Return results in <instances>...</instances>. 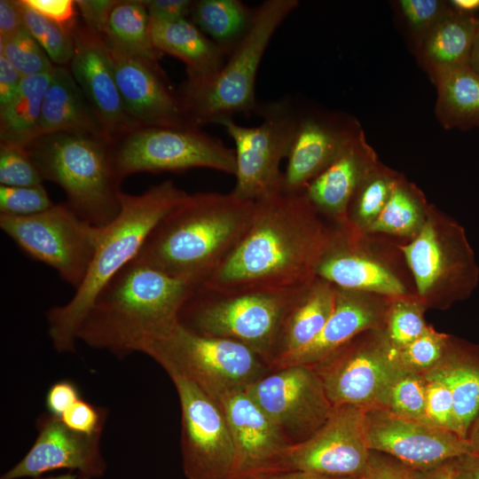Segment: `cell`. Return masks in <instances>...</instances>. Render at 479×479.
I'll return each instance as SVG.
<instances>
[{
  "label": "cell",
  "instance_id": "obj_28",
  "mask_svg": "<svg viewBox=\"0 0 479 479\" xmlns=\"http://www.w3.org/2000/svg\"><path fill=\"white\" fill-rule=\"evenodd\" d=\"M423 375L444 381L451 390L463 438L479 413V344L449 336L444 356Z\"/></svg>",
  "mask_w": 479,
  "mask_h": 479
},
{
  "label": "cell",
  "instance_id": "obj_51",
  "mask_svg": "<svg viewBox=\"0 0 479 479\" xmlns=\"http://www.w3.org/2000/svg\"><path fill=\"white\" fill-rule=\"evenodd\" d=\"M151 20H177L189 19L193 1L144 0Z\"/></svg>",
  "mask_w": 479,
  "mask_h": 479
},
{
  "label": "cell",
  "instance_id": "obj_41",
  "mask_svg": "<svg viewBox=\"0 0 479 479\" xmlns=\"http://www.w3.org/2000/svg\"><path fill=\"white\" fill-rule=\"evenodd\" d=\"M395 5L410 35L413 51L451 10L449 2L443 0H398Z\"/></svg>",
  "mask_w": 479,
  "mask_h": 479
},
{
  "label": "cell",
  "instance_id": "obj_47",
  "mask_svg": "<svg viewBox=\"0 0 479 479\" xmlns=\"http://www.w3.org/2000/svg\"><path fill=\"white\" fill-rule=\"evenodd\" d=\"M30 8L71 33L77 26V7L73 0H23Z\"/></svg>",
  "mask_w": 479,
  "mask_h": 479
},
{
  "label": "cell",
  "instance_id": "obj_6",
  "mask_svg": "<svg viewBox=\"0 0 479 479\" xmlns=\"http://www.w3.org/2000/svg\"><path fill=\"white\" fill-rule=\"evenodd\" d=\"M298 4L297 0L263 1L255 8L249 31L221 68L207 77L186 78L177 91L190 125L200 128L256 112L255 79L263 56L275 31Z\"/></svg>",
  "mask_w": 479,
  "mask_h": 479
},
{
  "label": "cell",
  "instance_id": "obj_53",
  "mask_svg": "<svg viewBox=\"0 0 479 479\" xmlns=\"http://www.w3.org/2000/svg\"><path fill=\"white\" fill-rule=\"evenodd\" d=\"M24 27L17 1H0V38L14 35Z\"/></svg>",
  "mask_w": 479,
  "mask_h": 479
},
{
  "label": "cell",
  "instance_id": "obj_35",
  "mask_svg": "<svg viewBox=\"0 0 479 479\" xmlns=\"http://www.w3.org/2000/svg\"><path fill=\"white\" fill-rule=\"evenodd\" d=\"M428 205L421 191L401 175L368 233H387L412 240L426 220Z\"/></svg>",
  "mask_w": 479,
  "mask_h": 479
},
{
  "label": "cell",
  "instance_id": "obj_48",
  "mask_svg": "<svg viewBox=\"0 0 479 479\" xmlns=\"http://www.w3.org/2000/svg\"><path fill=\"white\" fill-rule=\"evenodd\" d=\"M413 471L388 454L371 451L366 471L361 479H413Z\"/></svg>",
  "mask_w": 479,
  "mask_h": 479
},
{
  "label": "cell",
  "instance_id": "obj_56",
  "mask_svg": "<svg viewBox=\"0 0 479 479\" xmlns=\"http://www.w3.org/2000/svg\"><path fill=\"white\" fill-rule=\"evenodd\" d=\"M449 461L428 470H414L413 479H454Z\"/></svg>",
  "mask_w": 479,
  "mask_h": 479
},
{
  "label": "cell",
  "instance_id": "obj_9",
  "mask_svg": "<svg viewBox=\"0 0 479 479\" xmlns=\"http://www.w3.org/2000/svg\"><path fill=\"white\" fill-rule=\"evenodd\" d=\"M169 374L196 384L216 402L245 389L271 370L256 352L233 340L202 335L178 325L143 350Z\"/></svg>",
  "mask_w": 479,
  "mask_h": 479
},
{
  "label": "cell",
  "instance_id": "obj_23",
  "mask_svg": "<svg viewBox=\"0 0 479 479\" xmlns=\"http://www.w3.org/2000/svg\"><path fill=\"white\" fill-rule=\"evenodd\" d=\"M217 403L227 420L235 447L234 477L279 469L291 445L245 389L230 391Z\"/></svg>",
  "mask_w": 479,
  "mask_h": 479
},
{
  "label": "cell",
  "instance_id": "obj_50",
  "mask_svg": "<svg viewBox=\"0 0 479 479\" xmlns=\"http://www.w3.org/2000/svg\"><path fill=\"white\" fill-rule=\"evenodd\" d=\"M115 3L116 1L114 0L75 1L76 7L82 17L83 24L101 35Z\"/></svg>",
  "mask_w": 479,
  "mask_h": 479
},
{
  "label": "cell",
  "instance_id": "obj_3",
  "mask_svg": "<svg viewBox=\"0 0 479 479\" xmlns=\"http://www.w3.org/2000/svg\"><path fill=\"white\" fill-rule=\"evenodd\" d=\"M195 287L134 259L99 291L78 340L118 357L143 352L179 325L181 308Z\"/></svg>",
  "mask_w": 479,
  "mask_h": 479
},
{
  "label": "cell",
  "instance_id": "obj_12",
  "mask_svg": "<svg viewBox=\"0 0 479 479\" xmlns=\"http://www.w3.org/2000/svg\"><path fill=\"white\" fill-rule=\"evenodd\" d=\"M255 113L263 118L256 127L241 126L230 117L216 123L235 145L236 183L232 192L253 201L282 192L280 163L292 145L298 108L289 98H282L259 104Z\"/></svg>",
  "mask_w": 479,
  "mask_h": 479
},
{
  "label": "cell",
  "instance_id": "obj_29",
  "mask_svg": "<svg viewBox=\"0 0 479 479\" xmlns=\"http://www.w3.org/2000/svg\"><path fill=\"white\" fill-rule=\"evenodd\" d=\"M154 47L185 64L187 77L212 75L224 65L227 55L190 19L158 20L150 19Z\"/></svg>",
  "mask_w": 479,
  "mask_h": 479
},
{
  "label": "cell",
  "instance_id": "obj_60",
  "mask_svg": "<svg viewBox=\"0 0 479 479\" xmlns=\"http://www.w3.org/2000/svg\"><path fill=\"white\" fill-rule=\"evenodd\" d=\"M36 479H91L87 475H84L78 472H69L67 474H62L59 475L54 476H48V477H43V478H36Z\"/></svg>",
  "mask_w": 479,
  "mask_h": 479
},
{
  "label": "cell",
  "instance_id": "obj_38",
  "mask_svg": "<svg viewBox=\"0 0 479 479\" xmlns=\"http://www.w3.org/2000/svg\"><path fill=\"white\" fill-rule=\"evenodd\" d=\"M426 306L415 294L392 297L384 330L390 342L400 349L418 338L427 328Z\"/></svg>",
  "mask_w": 479,
  "mask_h": 479
},
{
  "label": "cell",
  "instance_id": "obj_59",
  "mask_svg": "<svg viewBox=\"0 0 479 479\" xmlns=\"http://www.w3.org/2000/svg\"><path fill=\"white\" fill-rule=\"evenodd\" d=\"M468 66L479 75V27L470 53Z\"/></svg>",
  "mask_w": 479,
  "mask_h": 479
},
{
  "label": "cell",
  "instance_id": "obj_5",
  "mask_svg": "<svg viewBox=\"0 0 479 479\" xmlns=\"http://www.w3.org/2000/svg\"><path fill=\"white\" fill-rule=\"evenodd\" d=\"M25 150L42 177L62 187L66 202L80 217L105 227L118 216L122 179L115 169L110 140L57 132L37 137Z\"/></svg>",
  "mask_w": 479,
  "mask_h": 479
},
{
  "label": "cell",
  "instance_id": "obj_44",
  "mask_svg": "<svg viewBox=\"0 0 479 479\" xmlns=\"http://www.w3.org/2000/svg\"><path fill=\"white\" fill-rule=\"evenodd\" d=\"M54 203L44 187L0 185V215L27 216L51 208Z\"/></svg>",
  "mask_w": 479,
  "mask_h": 479
},
{
  "label": "cell",
  "instance_id": "obj_16",
  "mask_svg": "<svg viewBox=\"0 0 479 479\" xmlns=\"http://www.w3.org/2000/svg\"><path fill=\"white\" fill-rule=\"evenodd\" d=\"M371 450L365 434V408L333 405L324 425L308 440L291 445L279 469L300 470L332 478H361Z\"/></svg>",
  "mask_w": 479,
  "mask_h": 479
},
{
  "label": "cell",
  "instance_id": "obj_20",
  "mask_svg": "<svg viewBox=\"0 0 479 479\" xmlns=\"http://www.w3.org/2000/svg\"><path fill=\"white\" fill-rule=\"evenodd\" d=\"M35 427L37 436L29 451L0 479L38 477L63 468L90 478L104 475L106 463L99 446L102 434L77 432L48 412L37 417Z\"/></svg>",
  "mask_w": 479,
  "mask_h": 479
},
{
  "label": "cell",
  "instance_id": "obj_25",
  "mask_svg": "<svg viewBox=\"0 0 479 479\" xmlns=\"http://www.w3.org/2000/svg\"><path fill=\"white\" fill-rule=\"evenodd\" d=\"M361 130L340 155L304 189L303 192L323 216L334 225L347 223L350 200L365 175L379 162Z\"/></svg>",
  "mask_w": 479,
  "mask_h": 479
},
{
  "label": "cell",
  "instance_id": "obj_1",
  "mask_svg": "<svg viewBox=\"0 0 479 479\" xmlns=\"http://www.w3.org/2000/svg\"><path fill=\"white\" fill-rule=\"evenodd\" d=\"M333 232L304 192H280L256 200L247 232L203 285L251 290L300 287L317 276Z\"/></svg>",
  "mask_w": 479,
  "mask_h": 479
},
{
  "label": "cell",
  "instance_id": "obj_30",
  "mask_svg": "<svg viewBox=\"0 0 479 479\" xmlns=\"http://www.w3.org/2000/svg\"><path fill=\"white\" fill-rule=\"evenodd\" d=\"M479 17L451 10L413 51L430 80L439 72L468 65Z\"/></svg>",
  "mask_w": 479,
  "mask_h": 479
},
{
  "label": "cell",
  "instance_id": "obj_45",
  "mask_svg": "<svg viewBox=\"0 0 479 479\" xmlns=\"http://www.w3.org/2000/svg\"><path fill=\"white\" fill-rule=\"evenodd\" d=\"M424 376L427 381L426 412L429 421L440 428L452 431L462 437L456 420L450 389L439 378Z\"/></svg>",
  "mask_w": 479,
  "mask_h": 479
},
{
  "label": "cell",
  "instance_id": "obj_52",
  "mask_svg": "<svg viewBox=\"0 0 479 479\" xmlns=\"http://www.w3.org/2000/svg\"><path fill=\"white\" fill-rule=\"evenodd\" d=\"M22 77L12 63L0 54V106L8 103L15 95Z\"/></svg>",
  "mask_w": 479,
  "mask_h": 479
},
{
  "label": "cell",
  "instance_id": "obj_43",
  "mask_svg": "<svg viewBox=\"0 0 479 479\" xmlns=\"http://www.w3.org/2000/svg\"><path fill=\"white\" fill-rule=\"evenodd\" d=\"M43 180L25 148L0 144L1 185L35 186L42 185Z\"/></svg>",
  "mask_w": 479,
  "mask_h": 479
},
{
  "label": "cell",
  "instance_id": "obj_32",
  "mask_svg": "<svg viewBox=\"0 0 479 479\" xmlns=\"http://www.w3.org/2000/svg\"><path fill=\"white\" fill-rule=\"evenodd\" d=\"M53 69L22 77L15 95L0 106L2 145L25 148L37 137L43 101Z\"/></svg>",
  "mask_w": 479,
  "mask_h": 479
},
{
  "label": "cell",
  "instance_id": "obj_31",
  "mask_svg": "<svg viewBox=\"0 0 479 479\" xmlns=\"http://www.w3.org/2000/svg\"><path fill=\"white\" fill-rule=\"evenodd\" d=\"M431 82L437 91L435 114L444 129L479 128V75L468 65L443 70Z\"/></svg>",
  "mask_w": 479,
  "mask_h": 479
},
{
  "label": "cell",
  "instance_id": "obj_17",
  "mask_svg": "<svg viewBox=\"0 0 479 479\" xmlns=\"http://www.w3.org/2000/svg\"><path fill=\"white\" fill-rule=\"evenodd\" d=\"M365 434L371 451L388 454L414 470H428L472 452L467 440L459 435L384 407L365 409Z\"/></svg>",
  "mask_w": 479,
  "mask_h": 479
},
{
  "label": "cell",
  "instance_id": "obj_46",
  "mask_svg": "<svg viewBox=\"0 0 479 479\" xmlns=\"http://www.w3.org/2000/svg\"><path fill=\"white\" fill-rule=\"evenodd\" d=\"M60 419L77 432L98 435L103 432L106 411L81 398L71 405Z\"/></svg>",
  "mask_w": 479,
  "mask_h": 479
},
{
  "label": "cell",
  "instance_id": "obj_18",
  "mask_svg": "<svg viewBox=\"0 0 479 479\" xmlns=\"http://www.w3.org/2000/svg\"><path fill=\"white\" fill-rule=\"evenodd\" d=\"M361 130L360 123L345 114L298 108L297 125L283 172L282 192H303Z\"/></svg>",
  "mask_w": 479,
  "mask_h": 479
},
{
  "label": "cell",
  "instance_id": "obj_21",
  "mask_svg": "<svg viewBox=\"0 0 479 479\" xmlns=\"http://www.w3.org/2000/svg\"><path fill=\"white\" fill-rule=\"evenodd\" d=\"M70 72L114 143L137 126L128 115L104 37L78 23L72 32Z\"/></svg>",
  "mask_w": 479,
  "mask_h": 479
},
{
  "label": "cell",
  "instance_id": "obj_36",
  "mask_svg": "<svg viewBox=\"0 0 479 479\" xmlns=\"http://www.w3.org/2000/svg\"><path fill=\"white\" fill-rule=\"evenodd\" d=\"M401 175L379 161L365 175L354 192L345 224L359 232L368 233L389 200Z\"/></svg>",
  "mask_w": 479,
  "mask_h": 479
},
{
  "label": "cell",
  "instance_id": "obj_11",
  "mask_svg": "<svg viewBox=\"0 0 479 479\" xmlns=\"http://www.w3.org/2000/svg\"><path fill=\"white\" fill-rule=\"evenodd\" d=\"M0 227L24 254L55 269L75 289L89 271L103 230L67 202L27 216L0 215Z\"/></svg>",
  "mask_w": 479,
  "mask_h": 479
},
{
  "label": "cell",
  "instance_id": "obj_2",
  "mask_svg": "<svg viewBox=\"0 0 479 479\" xmlns=\"http://www.w3.org/2000/svg\"><path fill=\"white\" fill-rule=\"evenodd\" d=\"M255 207L232 192L187 193L153 227L135 260L201 286L243 238Z\"/></svg>",
  "mask_w": 479,
  "mask_h": 479
},
{
  "label": "cell",
  "instance_id": "obj_40",
  "mask_svg": "<svg viewBox=\"0 0 479 479\" xmlns=\"http://www.w3.org/2000/svg\"><path fill=\"white\" fill-rule=\"evenodd\" d=\"M0 54L23 77L49 71L55 66L25 27L12 35L0 38Z\"/></svg>",
  "mask_w": 479,
  "mask_h": 479
},
{
  "label": "cell",
  "instance_id": "obj_10",
  "mask_svg": "<svg viewBox=\"0 0 479 479\" xmlns=\"http://www.w3.org/2000/svg\"><path fill=\"white\" fill-rule=\"evenodd\" d=\"M113 155L122 179L137 172L195 168L236 173L234 149L194 126L137 127L113 143Z\"/></svg>",
  "mask_w": 479,
  "mask_h": 479
},
{
  "label": "cell",
  "instance_id": "obj_34",
  "mask_svg": "<svg viewBox=\"0 0 479 479\" xmlns=\"http://www.w3.org/2000/svg\"><path fill=\"white\" fill-rule=\"evenodd\" d=\"M107 44L128 54L159 61L162 57L153 45L150 18L143 1H116L102 35Z\"/></svg>",
  "mask_w": 479,
  "mask_h": 479
},
{
  "label": "cell",
  "instance_id": "obj_37",
  "mask_svg": "<svg viewBox=\"0 0 479 479\" xmlns=\"http://www.w3.org/2000/svg\"><path fill=\"white\" fill-rule=\"evenodd\" d=\"M24 27L44 50L55 66L66 67L73 57L72 34L27 5L17 1Z\"/></svg>",
  "mask_w": 479,
  "mask_h": 479
},
{
  "label": "cell",
  "instance_id": "obj_57",
  "mask_svg": "<svg viewBox=\"0 0 479 479\" xmlns=\"http://www.w3.org/2000/svg\"><path fill=\"white\" fill-rule=\"evenodd\" d=\"M452 9L462 15L476 16L479 12V0H451L448 1Z\"/></svg>",
  "mask_w": 479,
  "mask_h": 479
},
{
  "label": "cell",
  "instance_id": "obj_15",
  "mask_svg": "<svg viewBox=\"0 0 479 479\" xmlns=\"http://www.w3.org/2000/svg\"><path fill=\"white\" fill-rule=\"evenodd\" d=\"M181 408V455L187 479H233L236 452L218 403L193 382L171 378Z\"/></svg>",
  "mask_w": 479,
  "mask_h": 479
},
{
  "label": "cell",
  "instance_id": "obj_4",
  "mask_svg": "<svg viewBox=\"0 0 479 479\" xmlns=\"http://www.w3.org/2000/svg\"><path fill=\"white\" fill-rule=\"evenodd\" d=\"M186 194L172 180L151 186L140 194L121 193V210L103 227L82 283L68 302L46 313L49 337L58 352L75 351L80 326L99 291L137 257L153 227Z\"/></svg>",
  "mask_w": 479,
  "mask_h": 479
},
{
  "label": "cell",
  "instance_id": "obj_54",
  "mask_svg": "<svg viewBox=\"0 0 479 479\" xmlns=\"http://www.w3.org/2000/svg\"><path fill=\"white\" fill-rule=\"evenodd\" d=\"M233 479H349L332 478L320 475L292 469H268L252 472L234 477ZM361 479V478H359Z\"/></svg>",
  "mask_w": 479,
  "mask_h": 479
},
{
  "label": "cell",
  "instance_id": "obj_14",
  "mask_svg": "<svg viewBox=\"0 0 479 479\" xmlns=\"http://www.w3.org/2000/svg\"><path fill=\"white\" fill-rule=\"evenodd\" d=\"M245 391L290 445L310 438L324 425L333 408L319 376L310 365L271 369Z\"/></svg>",
  "mask_w": 479,
  "mask_h": 479
},
{
  "label": "cell",
  "instance_id": "obj_49",
  "mask_svg": "<svg viewBox=\"0 0 479 479\" xmlns=\"http://www.w3.org/2000/svg\"><path fill=\"white\" fill-rule=\"evenodd\" d=\"M81 398L79 388L74 381L60 380L48 389L45 407L48 413L61 418L63 413Z\"/></svg>",
  "mask_w": 479,
  "mask_h": 479
},
{
  "label": "cell",
  "instance_id": "obj_24",
  "mask_svg": "<svg viewBox=\"0 0 479 479\" xmlns=\"http://www.w3.org/2000/svg\"><path fill=\"white\" fill-rule=\"evenodd\" d=\"M392 297L337 288L334 311L318 338L308 347L272 369L290 365L313 366L337 351L360 334L384 328Z\"/></svg>",
  "mask_w": 479,
  "mask_h": 479
},
{
  "label": "cell",
  "instance_id": "obj_8",
  "mask_svg": "<svg viewBox=\"0 0 479 479\" xmlns=\"http://www.w3.org/2000/svg\"><path fill=\"white\" fill-rule=\"evenodd\" d=\"M399 249L412 274L415 295L427 309L447 310L479 284V265L465 229L432 204L418 234Z\"/></svg>",
  "mask_w": 479,
  "mask_h": 479
},
{
  "label": "cell",
  "instance_id": "obj_22",
  "mask_svg": "<svg viewBox=\"0 0 479 479\" xmlns=\"http://www.w3.org/2000/svg\"><path fill=\"white\" fill-rule=\"evenodd\" d=\"M366 233L334 225L316 275L340 289L388 297L411 294L397 272L366 248Z\"/></svg>",
  "mask_w": 479,
  "mask_h": 479
},
{
  "label": "cell",
  "instance_id": "obj_55",
  "mask_svg": "<svg viewBox=\"0 0 479 479\" xmlns=\"http://www.w3.org/2000/svg\"><path fill=\"white\" fill-rule=\"evenodd\" d=\"M454 479H479V455L469 452L449 462Z\"/></svg>",
  "mask_w": 479,
  "mask_h": 479
},
{
  "label": "cell",
  "instance_id": "obj_39",
  "mask_svg": "<svg viewBox=\"0 0 479 479\" xmlns=\"http://www.w3.org/2000/svg\"><path fill=\"white\" fill-rule=\"evenodd\" d=\"M426 386L423 374L404 371L392 385L384 408L408 419L431 423L426 412Z\"/></svg>",
  "mask_w": 479,
  "mask_h": 479
},
{
  "label": "cell",
  "instance_id": "obj_13",
  "mask_svg": "<svg viewBox=\"0 0 479 479\" xmlns=\"http://www.w3.org/2000/svg\"><path fill=\"white\" fill-rule=\"evenodd\" d=\"M333 405L385 407L389 390L406 370L384 328L364 332L311 366Z\"/></svg>",
  "mask_w": 479,
  "mask_h": 479
},
{
  "label": "cell",
  "instance_id": "obj_7",
  "mask_svg": "<svg viewBox=\"0 0 479 479\" xmlns=\"http://www.w3.org/2000/svg\"><path fill=\"white\" fill-rule=\"evenodd\" d=\"M305 285L290 290L199 286L181 308L179 324L202 335L240 342L271 366L284 318Z\"/></svg>",
  "mask_w": 479,
  "mask_h": 479
},
{
  "label": "cell",
  "instance_id": "obj_58",
  "mask_svg": "<svg viewBox=\"0 0 479 479\" xmlns=\"http://www.w3.org/2000/svg\"><path fill=\"white\" fill-rule=\"evenodd\" d=\"M467 440L472 450V452L479 455V413L472 422L467 435Z\"/></svg>",
  "mask_w": 479,
  "mask_h": 479
},
{
  "label": "cell",
  "instance_id": "obj_27",
  "mask_svg": "<svg viewBox=\"0 0 479 479\" xmlns=\"http://www.w3.org/2000/svg\"><path fill=\"white\" fill-rule=\"evenodd\" d=\"M57 132L90 135L108 139L70 70L62 66L54 67L43 101L37 137Z\"/></svg>",
  "mask_w": 479,
  "mask_h": 479
},
{
  "label": "cell",
  "instance_id": "obj_42",
  "mask_svg": "<svg viewBox=\"0 0 479 479\" xmlns=\"http://www.w3.org/2000/svg\"><path fill=\"white\" fill-rule=\"evenodd\" d=\"M449 336L428 326L418 338L397 349L404 369L421 374L431 370L444 356Z\"/></svg>",
  "mask_w": 479,
  "mask_h": 479
},
{
  "label": "cell",
  "instance_id": "obj_19",
  "mask_svg": "<svg viewBox=\"0 0 479 479\" xmlns=\"http://www.w3.org/2000/svg\"><path fill=\"white\" fill-rule=\"evenodd\" d=\"M106 45L123 106L137 127L192 126L184 114L177 90L159 61Z\"/></svg>",
  "mask_w": 479,
  "mask_h": 479
},
{
  "label": "cell",
  "instance_id": "obj_26",
  "mask_svg": "<svg viewBox=\"0 0 479 479\" xmlns=\"http://www.w3.org/2000/svg\"><path fill=\"white\" fill-rule=\"evenodd\" d=\"M337 287L318 276L305 285L284 318L271 369L318 338L334 311Z\"/></svg>",
  "mask_w": 479,
  "mask_h": 479
},
{
  "label": "cell",
  "instance_id": "obj_33",
  "mask_svg": "<svg viewBox=\"0 0 479 479\" xmlns=\"http://www.w3.org/2000/svg\"><path fill=\"white\" fill-rule=\"evenodd\" d=\"M255 12L240 0H198L189 19L228 56L249 31Z\"/></svg>",
  "mask_w": 479,
  "mask_h": 479
}]
</instances>
